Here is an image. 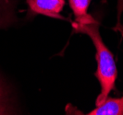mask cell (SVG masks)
Masks as SVG:
<instances>
[{
  "label": "cell",
  "instance_id": "6da1fadb",
  "mask_svg": "<svg viewBox=\"0 0 123 115\" xmlns=\"http://www.w3.org/2000/svg\"><path fill=\"white\" fill-rule=\"evenodd\" d=\"M74 28L90 37L96 50L95 59L97 61V70L94 73V76L100 83L101 91L96 99L95 104L99 105L108 98L110 91L115 88V82L117 76L116 62L113 54L103 42L99 33L98 24L93 18L83 23L76 22Z\"/></svg>",
  "mask_w": 123,
  "mask_h": 115
},
{
  "label": "cell",
  "instance_id": "5b68a950",
  "mask_svg": "<svg viewBox=\"0 0 123 115\" xmlns=\"http://www.w3.org/2000/svg\"><path fill=\"white\" fill-rule=\"evenodd\" d=\"M13 19V7L9 0H0V29L11 23Z\"/></svg>",
  "mask_w": 123,
  "mask_h": 115
},
{
  "label": "cell",
  "instance_id": "8992f818",
  "mask_svg": "<svg viewBox=\"0 0 123 115\" xmlns=\"http://www.w3.org/2000/svg\"><path fill=\"white\" fill-rule=\"evenodd\" d=\"M11 110L8 103V98L2 79L0 78V114H10Z\"/></svg>",
  "mask_w": 123,
  "mask_h": 115
},
{
  "label": "cell",
  "instance_id": "277c9868",
  "mask_svg": "<svg viewBox=\"0 0 123 115\" xmlns=\"http://www.w3.org/2000/svg\"><path fill=\"white\" fill-rule=\"evenodd\" d=\"M90 2L91 0H68L69 6L73 11L77 23H83L93 18L88 14Z\"/></svg>",
  "mask_w": 123,
  "mask_h": 115
},
{
  "label": "cell",
  "instance_id": "7a4b0ae2",
  "mask_svg": "<svg viewBox=\"0 0 123 115\" xmlns=\"http://www.w3.org/2000/svg\"><path fill=\"white\" fill-rule=\"evenodd\" d=\"M29 8L33 14H42L51 18H60L65 0H27Z\"/></svg>",
  "mask_w": 123,
  "mask_h": 115
},
{
  "label": "cell",
  "instance_id": "3957f363",
  "mask_svg": "<svg viewBox=\"0 0 123 115\" xmlns=\"http://www.w3.org/2000/svg\"><path fill=\"white\" fill-rule=\"evenodd\" d=\"M88 115H123V96L121 98H107Z\"/></svg>",
  "mask_w": 123,
  "mask_h": 115
}]
</instances>
